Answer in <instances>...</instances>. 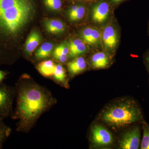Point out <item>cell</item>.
<instances>
[{
	"label": "cell",
	"instance_id": "1",
	"mask_svg": "<svg viewBox=\"0 0 149 149\" xmlns=\"http://www.w3.org/2000/svg\"><path fill=\"white\" fill-rule=\"evenodd\" d=\"M55 101L49 92L39 84L31 81L19 84L16 115L20 130L29 131Z\"/></svg>",
	"mask_w": 149,
	"mask_h": 149
},
{
	"label": "cell",
	"instance_id": "2",
	"mask_svg": "<svg viewBox=\"0 0 149 149\" xmlns=\"http://www.w3.org/2000/svg\"><path fill=\"white\" fill-rule=\"evenodd\" d=\"M33 11L29 0H0V33L15 36L29 22Z\"/></svg>",
	"mask_w": 149,
	"mask_h": 149
},
{
	"label": "cell",
	"instance_id": "3",
	"mask_svg": "<svg viewBox=\"0 0 149 149\" xmlns=\"http://www.w3.org/2000/svg\"><path fill=\"white\" fill-rule=\"evenodd\" d=\"M102 120L113 128H120L144 121L142 109L133 100L121 101L111 105L103 112Z\"/></svg>",
	"mask_w": 149,
	"mask_h": 149
},
{
	"label": "cell",
	"instance_id": "4",
	"mask_svg": "<svg viewBox=\"0 0 149 149\" xmlns=\"http://www.w3.org/2000/svg\"><path fill=\"white\" fill-rule=\"evenodd\" d=\"M141 143V128L134 126L123 135L119 141V146L123 149H138Z\"/></svg>",
	"mask_w": 149,
	"mask_h": 149
},
{
	"label": "cell",
	"instance_id": "5",
	"mask_svg": "<svg viewBox=\"0 0 149 149\" xmlns=\"http://www.w3.org/2000/svg\"><path fill=\"white\" fill-rule=\"evenodd\" d=\"M91 139L97 147L108 146L113 142L111 133L101 125H95L91 128Z\"/></svg>",
	"mask_w": 149,
	"mask_h": 149
},
{
	"label": "cell",
	"instance_id": "6",
	"mask_svg": "<svg viewBox=\"0 0 149 149\" xmlns=\"http://www.w3.org/2000/svg\"><path fill=\"white\" fill-rule=\"evenodd\" d=\"M102 40L106 49L113 51L115 49L118 42L116 29L111 25L106 26L101 33Z\"/></svg>",
	"mask_w": 149,
	"mask_h": 149
},
{
	"label": "cell",
	"instance_id": "7",
	"mask_svg": "<svg viewBox=\"0 0 149 149\" xmlns=\"http://www.w3.org/2000/svg\"><path fill=\"white\" fill-rule=\"evenodd\" d=\"M110 6L106 2H100L93 6L92 18L94 22L102 23L107 20L109 15Z\"/></svg>",
	"mask_w": 149,
	"mask_h": 149
},
{
	"label": "cell",
	"instance_id": "8",
	"mask_svg": "<svg viewBox=\"0 0 149 149\" xmlns=\"http://www.w3.org/2000/svg\"><path fill=\"white\" fill-rule=\"evenodd\" d=\"M12 95L10 91L5 87H0V115L8 114L11 109Z\"/></svg>",
	"mask_w": 149,
	"mask_h": 149
},
{
	"label": "cell",
	"instance_id": "9",
	"mask_svg": "<svg viewBox=\"0 0 149 149\" xmlns=\"http://www.w3.org/2000/svg\"><path fill=\"white\" fill-rule=\"evenodd\" d=\"M68 46L69 49V55L71 58L78 56L85 53L88 50L85 43L80 39H76L71 40Z\"/></svg>",
	"mask_w": 149,
	"mask_h": 149
},
{
	"label": "cell",
	"instance_id": "10",
	"mask_svg": "<svg viewBox=\"0 0 149 149\" xmlns=\"http://www.w3.org/2000/svg\"><path fill=\"white\" fill-rule=\"evenodd\" d=\"M67 66L70 73L74 75L84 71L86 68L87 64L84 58L78 57L68 63Z\"/></svg>",
	"mask_w": 149,
	"mask_h": 149
},
{
	"label": "cell",
	"instance_id": "11",
	"mask_svg": "<svg viewBox=\"0 0 149 149\" xmlns=\"http://www.w3.org/2000/svg\"><path fill=\"white\" fill-rule=\"evenodd\" d=\"M92 65L96 69H102L107 67L109 64V59L107 55L103 52L96 53L92 56Z\"/></svg>",
	"mask_w": 149,
	"mask_h": 149
},
{
	"label": "cell",
	"instance_id": "12",
	"mask_svg": "<svg viewBox=\"0 0 149 149\" xmlns=\"http://www.w3.org/2000/svg\"><path fill=\"white\" fill-rule=\"evenodd\" d=\"M45 25L47 31L52 34L61 33L64 32L65 30L64 23L58 19L46 20Z\"/></svg>",
	"mask_w": 149,
	"mask_h": 149
},
{
	"label": "cell",
	"instance_id": "13",
	"mask_svg": "<svg viewBox=\"0 0 149 149\" xmlns=\"http://www.w3.org/2000/svg\"><path fill=\"white\" fill-rule=\"evenodd\" d=\"M41 40L39 33L37 31H32L26 41L25 51L28 54H30L38 47Z\"/></svg>",
	"mask_w": 149,
	"mask_h": 149
},
{
	"label": "cell",
	"instance_id": "14",
	"mask_svg": "<svg viewBox=\"0 0 149 149\" xmlns=\"http://www.w3.org/2000/svg\"><path fill=\"white\" fill-rule=\"evenodd\" d=\"M69 54L68 45L66 43H62L58 46L54 51L53 56L54 58L63 63L67 60Z\"/></svg>",
	"mask_w": 149,
	"mask_h": 149
},
{
	"label": "cell",
	"instance_id": "15",
	"mask_svg": "<svg viewBox=\"0 0 149 149\" xmlns=\"http://www.w3.org/2000/svg\"><path fill=\"white\" fill-rule=\"evenodd\" d=\"M56 64L52 60L42 62L38 64L37 69L42 75L45 77H52L53 75Z\"/></svg>",
	"mask_w": 149,
	"mask_h": 149
},
{
	"label": "cell",
	"instance_id": "16",
	"mask_svg": "<svg viewBox=\"0 0 149 149\" xmlns=\"http://www.w3.org/2000/svg\"><path fill=\"white\" fill-rule=\"evenodd\" d=\"M53 47V45L52 43H44L36 52V58L39 59L47 58L50 56Z\"/></svg>",
	"mask_w": 149,
	"mask_h": 149
},
{
	"label": "cell",
	"instance_id": "17",
	"mask_svg": "<svg viewBox=\"0 0 149 149\" xmlns=\"http://www.w3.org/2000/svg\"><path fill=\"white\" fill-rule=\"evenodd\" d=\"M56 82L60 85H66V75L64 68L61 65L56 64L55 68L52 76Z\"/></svg>",
	"mask_w": 149,
	"mask_h": 149
},
{
	"label": "cell",
	"instance_id": "18",
	"mask_svg": "<svg viewBox=\"0 0 149 149\" xmlns=\"http://www.w3.org/2000/svg\"><path fill=\"white\" fill-rule=\"evenodd\" d=\"M143 136L141 143V149H149V125L145 122L142 123Z\"/></svg>",
	"mask_w": 149,
	"mask_h": 149
},
{
	"label": "cell",
	"instance_id": "19",
	"mask_svg": "<svg viewBox=\"0 0 149 149\" xmlns=\"http://www.w3.org/2000/svg\"><path fill=\"white\" fill-rule=\"evenodd\" d=\"M86 10L83 6L79 5L77 10L71 14L68 15L69 20L71 22L79 21L85 16Z\"/></svg>",
	"mask_w": 149,
	"mask_h": 149
},
{
	"label": "cell",
	"instance_id": "20",
	"mask_svg": "<svg viewBox=\"0 0 149 149\" xmlns=\"http://www.w3.org/2000/svg\"><path fill=\"white\" fill-rule=\"evenodd\" d=\"M92 30L93 27H88L84 28L81 33L82 40L85 43L90 45L93 46L92 40Z\"/></svg>",
	"mask_w": 149,
	"mask_h": 149
},
{
	"label": "cell",
	"instance_id": "21",
	"mask_svg": "<svg viewBox=\"0 0 149 149\" xmlns=\"http://www.w3.org/2000/svg\"><path fill=\"white\" fill-rule=\"evenodd\" d=\"M46 6L53 10H58L61 8V0H44Z\"/></svg>",
	"mask_w": 149,
	"mask_h": 149
},
{
	"label": "cell",
	"instance_id": "22",
	"mask_svg": "<svg viewBox=\"0 0 149 149\" xmlns=\"http://www.w3.org/2000/svg\"><path fill=\"white\" fill-rule=\"evenodd\" d=\"M92 40L93 46H97L102 40L101 33L97 29L93 27L92 30Z\"/></svg>",
	"mask_w": 149,
	"mask_h": 149
},
{
	"label": "cell",
	"instance_id": "23",
	"mask_svg": "<svg viewBox=\"0 0 149 149\" xmlns=\"http://www.w3.org/2000/svg\"><path fill=\"white\" fill-rule=\"evenodd\" d=\"M8 130H6L5 127H3L2 125H0V145L2 142L3 139L5 138L7 134Z\"/></svg>",
	"mask_w": 149,
	"mask_h": 149
},
{
	"label": "cell",
	"instance_id": "24",
	"mask_svg": "<svg viewBox=\"0 0 149 149\" xmlns=\"http://www.w3.org/2000/svg\"><path fill=\"white\" fill-rule=\"evenodd\" d=\"M79 5H76L72 6L69 8V9L68 10V15L73 13L75 11L77 10V8H78V7H79Z\"/></svg>",
	"mask_w": 149,
	"mask_h": 149
},
{
	"label": "cell",
	"instance_id": "25",
	"mask_svg": "<svg viewBox=\"0 0 149 149\" xmlns=\"http://www.w3.org/2000/svg\"><path fill=\"white\" fill-rule=\"evenodd\" d=\"M144 61H145V64L146 65L147 68H148L149 72V51L145 55V57H144Z\"/></svg>",
	"mask_w": 149,
	"mask_h": 149
},
{
	"label": "cell",
	"instance_id": "26",
	"mask_svg": "<svg viewBox=\"0 0 149 149\" xmlns=\"http://www.w3.org/2000/svg\"><path fill=\"white\" fill-rule=\"evenodd\" d=\"M4 77V74L2 71L0 70V82L3 80Z\"/></svg>",
	"mask_w": 149,
	"mask_h": 149
},
{
	"label": "cell",
	"instance_id": "27",
	"mask_svg": "<svg viewBox=\"0 0 149 149\" xmlns=\"http://www.w3.org/2000/svg\"><path fill=\"white\" fill-rule=\"evenodd\" d=\"M112 1H113V2L115 3H119L122 1L123 0H112Z\"/></svg>",
	"mask_w": 149,
	"mask_h": 149
}]
</instances>
